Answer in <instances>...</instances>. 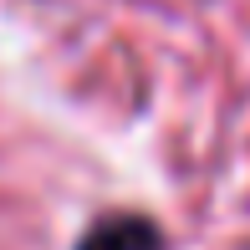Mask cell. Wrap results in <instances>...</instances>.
Wrapping results in <instances>:
<instances>
[{
    "label": "cell",
    "instance_id": "6da1fadb",
    "mask_svg": "<svg viewBox=\"0 0 250 250\" xmlns=\"http://www.w3.org/2000/svg\"><path fill=\"white\" fill-rule=\"evenodd\" d=\"M72 250H168L164 230L148 214H128V209H107L77 235Z\"/></svg>",
    "mask_w": 250,
    "mask_h": 250
}]
</instances>
